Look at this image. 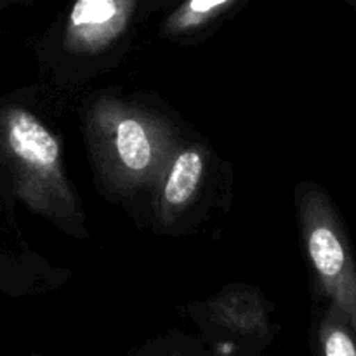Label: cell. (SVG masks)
Masks as SVG:
<instances>
[{
    "label": "cell",
    "instance_id": "cell-1",
    "mask_svg": "<svg viewBox=\"0 0 356 356\" xmlns=\"http://www.w3.org/2000/svg\"><path fill=\"white\" fill-rule=\"evenodd\" d=\"M0 131L19 197L49 218L75 216L76 200L56 136L33 113L17 106L3 111Z\"/></svg>",
    "mask_w": 356,
    "mask_h": 356
},
{
    "label": "cell",
    "instance_id": "cell-2",
    "mask_svg": "<svg viewBox=\"0 0 356 356\" xmlns=\"http://www.w3.org/2000/svg\"><path fill=\"white\" fill-rule=\"evenodd\" d=\"M89 132L103 174L117 186H138L162 169L167 136L138 108L103 101L94 108Z\"/></svg>",
    "mask_w": 356,
    "mask_h": 356
},
{
    "label": "cell",
    "instance_id": "cell-3",
    "mask_svg": "<svg viewBox=\"0 0 356 356\" xmlns=\"http://www.w3.org/2000/svg\"><path fill=\"white\" fill-rule=\"evenodd\" d=\"M299 214L309 263L320 289L356 336V264L329 197L318 186H305Z\"/></svg>",
    "mask_w": 356,
    "mask_h": 356
},
{
    "label": "cell",
    "instance_id": "cell-4",
    "mask_svg": "<svg viewBox=\"0 0 356 356\" xmlns=\"http://www.w3.org/2000/svg\"><path fill=\"white\" fill-rule=\"evenodd\" d=\"M204 322L229 339L221 356H261L275 336L270 309L252 291H226L209 301Z\"/></svg>",
    "mask_w": 356,
    "mask_h": 356
},
{
    "label": "cell",
    "instance_id": "cell-5",
    "mask_svg": "<svg viewBox=\"0 0 356 356\" xmlns=\"http://www.w3.org/2000/svg\"><path fill=\"white\" fill-rule=\"evenodd\" d=\"M138 0H75L66 24V47L97 54L127 28Z\"/></svg>",
    "mask_w": 356,
    "mask_h": 356
},
{
    "label": "cell",
    "instance_id": "cell-6",
    "mask_svg": "<svg viewBox=\"0 0 356 356\" xmlns=\"http://www.w3.org/2000/svg\"><path fill=\"white\" fill-rule=\"evenodd\" d=\"M204 153L188 148L172 160L160 195V219L169 225L197 195L204 176Z\"/></svg>",
    "mask_w": 356,
    "mask_h": 356
},
{
    "label": "cell",
    "instance_id": "cell-7",
    "mask_svg": "<svg viewBox=\"0 0 356 356\" xmlns=\"http://www.w3.org/2000/svg\"><path fill=\"white\" fill-rule=\"evenodd\" d=\"M313 356H356L355 332L330 306L316 320Z\"/></svg>",
    "mask_w": 356,
    "mask_h": 356
},
{
    "label": "cell",
    "instance_id": "cell-8",
    "mask_svg": "<svg viewBox=\"0 0 356 356\" xmlns=\"http://www.w3.org/2000/svg\"><path fill=\"white\" fill-rule=\"evenodd\" d=\"M233 2L235 0H186L170 14L165 23V31L177 35L204 26L212 17L228 9Z\"/></svg>",
    "mask_w": 356,
    "mask_h": 356
},
{
    "label": "cell",
    "instance_id": "cell-9",
    "mask_svg": "<svg viewBox=\"0 0 356 356\" xmlns=\"http://www.w3.org/2000/svg\"><path fill=\"white\" fill-rule=\"evenodd\" d=\"M129 356H221L218 351L207 350L204 344L193 341L181 339H163L149 343L143 350L134 351Z\"/></svg>",
    "mask_w": 356,
    "mask_h": 356
},
{
    "label": "cell",
    "instance_id": "cell-10",
    "mask_svg": "<svg viewBox=\"0 0 356 356\" xmlns=\"http://www.w3.org/2000/svg\"><path fill=\"white\" fill-rule=\"evenodd\" d=\"M30 356H47V355H42V353H33V355H30Z\"/></svg>",
    "mask_w": 356,
    "mask_h": 356
}]
</instances>
